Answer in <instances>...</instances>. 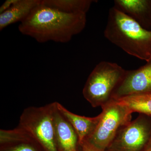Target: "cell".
<instances>
[{
  "label": "cell",
  "instance_id": "6da1fadb",
  "mask_svg": "<svg viewBox=\"0 0 151 151\" xmlns=\"http://www.w3.org/2000/svg\"><path fill=\"white\" fill-rule=\"evenodd\" d=\"M86 24L85 14H68L40 3L20 23L19 31L37 42H69L81 33Z\"/></svg>",
  "mask_w": 151,
  "mask_h": 151
},
{
  "label": "cell",
  "instance_id": "7a4b0ae2",
  "mask_svg": "<svg viewBox=\"0 0 151 151\" xmlns=\"http://www.w3.org/2000/svg\"><path fill=\"white\" fill-rule=\"evenodd\" d=\"M104 36L128 54L147 62L151 59V31L113 6L109 9Z\"/></svg>",
  "mask_w": 151,
  "mask_h": 151
},
{
  "label": "cell",
  "instance_id": "3957f363",
  "mask_svg": "<svg viewBox=\"0 0 151 151\" xmlns=\"http://www.w3.org/2000/svg\"><path fill=\"white\" fill-rule=\"evenodd\" d=\"M126 70L115 63L103 61L94 67L83 88V96L93 108L101 107L113 100Z\"/></svg>",
  "mask_w": 151,
  "mask_h": 151
},
{
  "label": "cell",
  "instance_id": "277c9868",
  "mask_svg": "<svg viewBox=\"0 0 151 151\" xmlns=\"http://www.w3.org/2000/svg\"><path fill=\"white\" fill-rule=\"evenodd\" d=\"M55 102L23 111L18 127L25 130L44 151H58L55 140L53 114Z\"/></svg>",
  "mask_w": 151,
  "mask_h": 151
},
{
  "label": "cell",
  "instance_id": "5b68a950",
  "mask_svg": "<svg viewBox=\"0 0 151 151\" xmlns=\"http://www.w3.org/2000/svg\"><path fill=\"white\" fill-rule=\"evenodd\" d=\"M102 108L97 127L86 141L97 149L105 151L119 129L131 122L133 112L124 103L114 99Z\"/></svg>",
  "mask_w": 151,
  "mask_h": 151
},
{
  "label": "cell",
  "instance_id": "8992f818",
  "mask_svg": "<svg viewBox=\"0 0 151 151\" xmlns=\"http://www.w3.org/2000/svg\"><path fill=\"white\" fill-rule=\"evenodd\" d=\"M151 139V117L139 114L119 129L105 151H143Z\"/></svg>",
  "mask_w": 151,
  "mask_h": 151
},
{
  "label": "cell",
  "instance_id": "52a82bcc",
  "mask_svg": "<svg viewBox=\"0 0 151 151\" xmlns=\"http://www.w3.org/2000/svg\"><path fill=\"white\" fill-rule=\"evenodd\" d=\"M147 94H151V59L137 69L126 70L123 80L113 94V99Z\"/></svg>",
  "mask_w": 151,
  "mask_h": 151
},
{
  "label": "cell",
  "instance_id": "ba28073f",
  "mask_svg": "<svg viewBox=\"0 0 151 151\" xmlns=\"http://www.w3.org/2000/svg\"><path fill=\"white\" fill-rule=\"evenodd\" d=\"M0 151H44L23 129L0 130Z\"/></svg>",
  "mask_w": 151,
  "mask_h": 151
},
{
  "label": "cell",
  "instance_id": "9c48e42d",
  "mask_svg": "<svg viewBox=\"0 0 151 151\" xmlns=\"http://www.w3.org/2000/svg\"><path fill=\"white\" fill-rule=\"evenodd\" d=\"M54 124L55 140L58 151H79L78 137L71 125L55 108Z\"/></svg>",
  "mask_w": 151,
  "mask_h": 151
},
{
  "label": "cell",
  "instance_id": "30bf717a",
  "mask_svg": "<svg viewBox=\"0 0 151 151\" xmlns=\"http://www.w3.org/2000/svg\"><path fill=\"white\" fill-rule=\"evenodd\" d=\"M114 7L151 31V0H115Z\"/></svg>",
  "mask_w": 151,
  "mask_h": 151
},
{
  "label": "cell",
  "instance_id": "8fae6325",
  "mask_svg": "<svg viewBox=\"0 0 151 151\" xmlns=\"http://www.w3.org/2000/svg\"><path fill=\"white\" fill-rule=\"evenodd\" d=\"M58 111L73 127L78 137L79 145H81L92 135L100 119V115L94 117H86L74 114L63 105L56 102Z\"/></svg>",
  "mask_w": 151,
  "mask_h": 151
},
{
  "label": "cell",
  "instance_id": "7c38bea8",
  "mask_svg": "<svg viewBox=\"0 0 151 151\" xmlns=\"http://www.w3.org/2000/svg\"><path fill=\"white\" fill-rule=\"evenodd\" d=\"M41 0H18L7 10L0 14V30L11 24L21 22L25 19Z\"/></svg>",
  "mask_w": 151,
  "mask_h": 151
},
{
  "label": "cell",
  "instance_id": "4fadbf2b",
  "mask_svg": "<svg viewBox=\"0 0 151 151\" xmlns=\"http://www.w3.org/2000/svg\"><path fill=\"white\" fill-rule=\"evenodd\" d=\"M96 1L92 0H41L45 5L68 14H85L91 5Z\"/></svg>",
  "mask_w": 151,
  "mask_h": 151
},
{
  "label": "cell",
  "instance_id": "5bb4252c",
  "mask_svg": "<svg viewBox=\"0 0 151 151\" xmlns=\"http://www.w3.org/2000/svg\"><path fill=\"white\" fill-rule=\"evenodd\" d=\"M127 105L132 112L151 117V94H135L117 99Z\"/></svg>",
  "mask_w": 151,
  "mask_h": 151
},
{
  "label": "cell",
  "instance_id": "9a60e30c",
  "mask_svg": "<svg viewBox=\"0 0 151 151\" xmlns=\"http://www.w3.org/2000/svg\"><path fill=\"white\" fill-rule=\"evenodd\" d=\"M80 147L81 151H103L95 147L86 141H84Z\"/></svg>",
  "mask_w": 151,
  "mask_h": 151
},
{
  "label": "cell",
  "instance_id": "2e32d148",
  "mask_svg": "<svg viewBox=\"0 0 151 151\" xmlns=\"http://www.w3.org/2000/svg\"><path fill=\"white\" fill-rule=\"evenodd\" d=\"M18 0H6L4 2L0 7V14L7 10L11 8L14 4Z\"/></svg>",
  "mask_w": 151,
  "mask_h": 151
},
{
  "label": "cell",
  "instance_id": "e0dca14e",
  "mask_svg": "<svg viewBox=\"0 0 151 151\" xmlns=\"http://www.w3.org/2000/svg\"><path fill=\"white\" fill-rule=\"evenodd\" d=\"M143 151H151V139Z\"/></svg>",
  "mask_w": 151,
  "mask_h": 151
}]
</instances>
